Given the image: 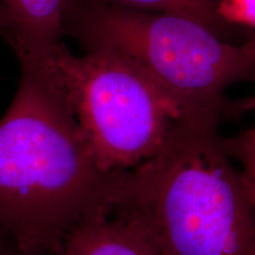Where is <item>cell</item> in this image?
<instances>
[{"instance_id":"obj_5","label":"cell","mask_w":255,"mask_h":255,"mask_svg":"<svg viewBox=\"0 0 255 255\" xmlns=\"http://www.w3.org/2000/svg\"><path fill=\"white\" fill-rule=\"evenodd\" d=\"M15 31L18 60L44 62L63 44L64 0H0Z\"/></svg>"},{"instance_id":"obj_4","label":"cell","mask_w":255,"mask_h":255,"mask_svg":"<svg viewBox=\"0 0 255 255\" xmlns=\"http://www.w3.org/2000/svg\"><path fill=\"white\" fill-rule=\"evenodd\" d=\"M64 94L98 165L122 174L154 156L181 114L154 82L107 51L51 57Z\"/></svg>"},{"instance_id":"obj_11","label":"cell","mask_w":255,"mask_h":255,"mask_svg":"<svg viewBox=\"0 0 255 255\" xmlns=\"http://www.w3.org/2000/svg\"><path fill=\"white\" fill-rule=\"evenodd\" d=\"M252 111H255V94L242 100L229 102L227 108V115H240Z\"/></svg>"},{"instance_id":"obj_8","label":"cell","mask_w":255,"mask_h":255,"mask_svg":"<svg viewBox=\"0 0 255 255\" xmlns=\"http://www.w3.org/2000/svg\"><path fill=\"white\" fill-rule=\"evenodd\" d=\"M223 145L237 164L255 208V123L244 131L223 137Z\"/></svg>"},{"instance_id":"obj_3","label":"cell","mask_w":255,"mask_h":255,"mask_svg":"<svg viewBox=\"0 0 255 255\" xmlns=\"http://www.w3.org/2000/svg\"><path fill=\"white\" fill-rule=\"evenodd\" d=\"M88 51H107L142 71L176 104L184 120L227 115L226 90L255 81V46L222 39L196 21L149 13L105 0H64L63 36Z\"/></svg>"},{"instance_id":"obj_2","label":"cell","mask_w":255,"mask_h":255,"mask_svg":"<svg viewBox=\"0 0 255 255\" xmlns=\"http://www.w3.org/2000/svg\"><path fill=\"white\" fill-rule=\"evenodd\" d=\"M218 120L173 124L163 144L122 173L111 216L156 255H253L255 208Z\"/></svg>"},{"instance_id":"obj_9","label":"cell","mask_w":255,"mask_h":255,"mask_svg":"<svg viewBox=\"0 0 255 255\" xmlns=\"http://www.w3.org/2000/svg\"><path fill=\"white\" fill-rule=\"evenodd\" d=\"M218 4L226 23L255 30V0H218Z\"/></svg>"},{"instance_id":"obj_10","label":"cell","mask_w":255,"mask_h":255,"mask_svg":"<svg viewBox=\"0 0 255 255\" xmlns=\"http://www.w3.org/2000/svg\"><path fill=\"white\" fill-rule=\"evenodd\" d=\"M0 38L4 39L13 50L15 44L14 26L1 2H0Z\"/></svg>"},{"instance_id":"obj_7","label":"cell","mask_w":255,"mask_h":255,"mask_svg":"<svg viewBox=\"0 0 255 255\" xmlns=\"http://www.w3.org/2000/svg\"><path fill=\"white\" fill-rule=\"evenodd\" d=\"M135 11L183 17L209 28L222 39L231 37L232 25L219 14L218 0H105ZM229 41V40H228Z\"/></svg>"},{"instance_id":"obj_14","label":"cell","mask_w":255,"mask_h":255,"mask_svg":"<svg viewBox=\"0 0 255 255\" xmlns=\"http://www.w3.org/2000/svg\"><path fill=\"white\" fill-rule=\"evenodd\" d=\"M253 255H255V252H254V253H253Z\"/></svg>"},{"instance_id":"obj_6","label":"cell","mask_w":255,"mask_h":255,"mask_svg":"<svg viewBox=\"0 0 255 255\" xmlns=\"http://www.w3.org/2000/svg\"><path fill=\"white\" fill-rule=\"evenodd\" d=\"M58 255H156L129 223L111 215L79 225L64 242Z\"/></svg>"},{"instance_id":"obj_13","label":"cell","mask_w":255,"mask_h":255,"mask_svg":"<svg viewBox=\"0 0 255 255\" xmlns=\"http://www.w3.org/2000/svg\"><path fill=\"white\" fill-rule=\"evenodd\" d=\"M250 39L252 40V43H253V44H254V45H255V34H254V36H253V37H251V38H250Z\"/></svg>"},{"instance_id":"obj_1","label":"cell","mask_w":255,"mask_h":255,"mask_svg":"<svg viewBox=\"0 0 255 255\" xmlns=\"http://www.w3.org/2000/svg\"><path fill=\"white\" fill-rule=\"evenodd\" d=\"M19 64L0 120V229L20 255H58L79 225L110 214L121 174L96 162L51 58Z\"/></svg>"},{"instance_id":"obj_12","label":"cell","mask_w":255,"mask_h":255,"mask_svg":"<svg viewBox=\"0 0 255 255\" xmlns=\"http://www.w3.org/2000/svg\"><path fill=\"white\" fill-rule=\"evenodd\" d=\"M0 255H20L13 241L0 229Z\"/></svg>"}]
</instances>
